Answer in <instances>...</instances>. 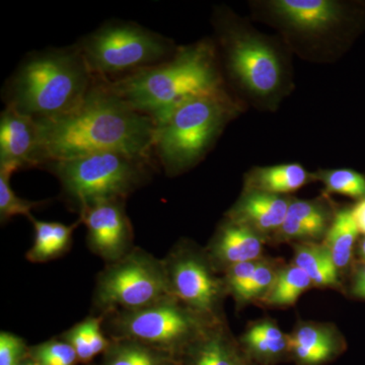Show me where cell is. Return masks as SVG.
Segmentation results:
<instances>
[{
	"label": "cell",
	"instance_id": "cell-23",
	"mask_svg": "<svg viewBox=\"0 0 365 365\" xmlns=\"http://www.w3.org/2000/svg\"><path fill=\"white\" fill-rule=\"evenodd\" d=\"M311 284L313 283L302 269L295 265L290 266L276 274L272 284L262 300L269 306H292Z\"/></svg>",
	"mask_w": 365,
	"mask_h": 365
},
{
	"label": "cell",
	"instance_id": "cell-14",
	"mask_svg": "<svg viewBox=\"0 0 365 365\" xmlns=\"http://www.w3.org/2000/svg\"><path fill=\"white\" fill-rule=\"evenodd\" d=\"M290 202L282 196L247 191L230 211L228 218L255 232H273L284 222Z\"/></svg>",
	"mask_w": 365,
	"mask_h": 365
},
{
	"label": "cell",
	"instance_id": "cell-9",
	"mask_svg": "<svg viewBox=\"0 0 365 365\" xmlns=\"http://www.w3.org/2000/svg\"><path fill=\"white\" fill-rule=\"evenodd\" d=\"M220 42L230 76L254 97L279 93L284 71L279 54L262 37L232 26H220Z\"/></svg>",
	"mask_w": 365,
	"mask_h": 365
},
{
	"label": "cell",
	"instance_id": "cell-29",
	"mask_svg": "<svg viewBox=\"0 0 365 365\" xmlns=\"http://www.w3.org/2000/svg\"><path fill=\"white\" fill-rule=\"evenodd\" d=\"M25 341L13 333H0V365H19L29 355Z\"/></svg>",
	"mask_w": 365,
	"mask_h": 365
},
{
	"label": "cell",
	"instance_id": "cell-15",
	"mask_svg": "<svg viewBox=\"0 0 365 365\" xmlns=\"http://www.w3.org/2000/svg\"><path fill=\"white\" fill-rule=\"evenodd\" d=\"M262 252L257 232L244 225L228 222L220 227L211 246V256L222 265L256 261Z\"/></svg>",
	"mask_w": 365,
	"mask_h": 365
},
{
	"label": "cell",
	"instance_id": "cell-34",
	"mask_svg": "<svg viewBox=\"0 0 365 365\" xmlns=\"http://www.w3.org/2000/svg\"><path fill=\"white\" fill-rule=\"evenodd\" d=\"M354 292L355 294L365 299V266L360 269L359 272L357 273L356 279H355Z\"/></svg>",
	"mask_w": 365,
	"mask_h": 365
},
{
	"label": "cell",
	"instance_id": "cell-24",
	"mask_svg": "<svg viewBox=\"0 0 365 365\" xmlns=\"http://www.w3.org/2000/svg\"><path fill=\"white\" fill-rule=\"evenodd\" d=\"M244 342L256 356L274 359L288 349V339L272 323L257 324L245 335Z\"/></svg>",
	"mask_w": 365,
	"mask_h": 365
},
{
	"label": "cell",
	"instance_id": "cell-13",
	"mask_svg": "<svg viewBox=\"0 0 365 365\" xmlns=\"http://www.w3.org/2000/svg\"><path fill=\"white\" fill-rule=\"evenodd\" d=\"M276 18L302 33H323L341 21L342 6L329 0H275L270 4Z\"/></svg>",
	"mask_w": 365,
	"mask_h": 365
},
{
	"label": "cell",
	"instance_id": "cell-3",
	"mask_svg": "<svg viewBox=\"0 0 365 365\" xmlns=\"http://www.w3.org/2000/svg\"><path fill=\"white\" fill-rule=\"evenodd\" d=\"M97 78L78 46L31 53L4 86L6 107L40 120L73 111Z\"/></svg>",
	"mask_w": 365,
	"mask_h": 365
},
{
	"label": "cell",
	"instance_id": "cell-32",
	"mask_svg": "<svg viewBox=\"0 0 365 365\" xmlns=\"http://www.w3.org/2000/svg\"><path fill=\"white\" fill-rule=\"evenodd\" d=\"M275 276L276 274L274 273L270 266L258 263L251 283L245 294H242L241 299L248 300L265 294L272 284Z\"/></svg>",
	"mask_w": 365,
	"mask_h": 365
},
{
	"label": "cell",
	"instance_id": "cell-26",
	"mask_svg": "<svg viewBox=\"0 0 365 365\" xmlns=\"http://www.w3.org/2000/svg\"><path fill=\"white\" fill-rule=\"evenodd\" d=\"M13 175L9 170H0V218L2 223L19 215L26 216L31 220L33 218V209L45 203L44 201L36 202L26 200L16 195L9 184Z\"/></svg>",
	"mask_w": 365,
	"mask_h": 365
},
{
	"label": "cell",
	"instance_id": "cell-8",
	"mask_svg": "<svg viewBox=\"0 0 365 365\" xmlns=\"http://www.w3.org/2000/svg\"><path fill=\"white\" fill-rule=\"evenodd\" d=\"M174 297L165 261L133 248L98 275L93 304L101 316L111 312L135 311Z\"/></svg>",
	"mask_w": 365,
	"mask_h": 365
},
{
	"label": "cell",
	"instance_id": "cell-11",
	"mask_svg": "<svg viewBox=\"0 0 365 365\" xmlns=\"http://www.w3.org/2000/svg\"><path fill=\"white\" fill-rule=\"evenodd\" d=\"M79 218L88 230V247L108 263L120 260L133 249V230L124 201L95 204L81 211Z\"/></svg>",
	"mask_w": 365,
	"mask_h": 365
},
{
	"label": "cell",
	"instance_id": "cell-35",
	"mask_svg": "<svg viewBox=\"0 0 365 365\" xmlns=\"http://www.w3.org/2000/svg\"><path fill=\"white\" fill-rule=\"evenodd\" d=\"M19 365H40L36 360H34L30 355L26 357L25 359L21 360V362Z\"/></svg>",
	"mask_w": 365,
	"mask_h": 365
},
{
	"label": "cell",
	"instance_id": "cell-10",
	"mask_svg": "<svg viewBox=\"0 0 365 365\" xmlns=\"http://www.w3.org/2000/svg\"><path fill=\"white\" fill-rule=\"evenodd\" d=\"M163 261L173 295L195 313L212 316L222 288L202 258L180 249Z\"/></svg>",
	"mask_w": 365,
	"mask_h": 365
},
{
	"label": "cell",
	"instance_id": "cell-33",
	"mask_svg": "<svg viewBox=\"0 0 365 365\" xmlns=\"http://www.w3.org/2000/svg\"><path fill=\"white\" fill-rule=\"evenodd\" d=\"M351 213L359 232L365 235V198L351 209Z\"/></svg>",
	"mask_w": 365,
	"mask_h": 365
},
{
	"label": "cell",
	"instance_id": "cell-28",
	"mask_svg": "<svg viewBox=\"0 0 365 365\" xmlns=\"http://www.w3.org/2000/svg\"><path fill=\"white\" fill-rule=\"evenodd\" d=\"M307 228L314 237H318L326 230L327 217L323 209L311 201H292L287 218Z\"/></svg>",
	"mask_w": 365,
	"mask_h": 365
},
{
	"label": "cell",
	"instance_id": "cell-1",
	"mask_svg": "<svg viewBox=\"0 0 365 365\" xmlns=\"http://www.w3.org/2000/svg\"><path fill=\"white\" fill-rule=\"evenodd\" d=\"M37 121V120H36ZM43 165L98 153H120L150 160L155 125L98 78L73 111L40 120Z\"/></svg>",
	"mask_w": 365,
	"mask_h": 365
},
{
	"label": "cell",
	"instance_id": "cell-5",
	"mask_svg": "<svg viewBox=\"0 0 365 365\" xmlns=\"http://www.w3.org/2000/svg\"><path fill=\"white\" fill-rule=\"evenodd\" d=\"M43 167L58 179L64 198L79 213L105 201L125 202L150 175V160L120 153H91Z\"/></svg>",
	"mask_w": 365,
	"mask_h": 365
},
{
	"label": "cell",
	"instance_id": "cell-2",
	"mask_svg": "<svg viewBox=\"0 0 365 365\" xmlns=\"http://www.w3.org/2000/svg\"><path fill=\"white\" fill-rule=\"evenodd\" d=\"M108 88L158 126L191 98L225 91L209 41L176 50L170 58L114 81Z\"/></svg>",
	"mask_w": 365,
	"mask_h": 365
},
{
	"label": "cell",
	"instance_id": "cell-7",
	"mask_svg": "<svg viewBox=\"0 0 365 365\" xmlns=\"http://www.w3.org/2000/svg\"><path fill=\"white\" fill-rule=\"evenodd\" d=\"M206 319L170 297L144 309L106 314L104 324L112 339L140 341L178 356L210 328Z\"/></svg>",
	"mask_w": 365,
	"mask_h": 365
},
{
	"label": "cell",
	"instance_id": "cell-27",
	"mask_svg": "<svg viewBox=\"0 0 365 365\" xmlns=\"http://www.w3.org/2000/svg\"><path fill=\"white\" fill-rule=\"evenodd\" d=\"M29 355L40 365H76L78 355L66 341L53 339L34 346Z\"/></svg>",
	"mask_w": 365,
	"mask_h": 365
},
{
	"label": "cell",
	"instance_id": "cell-36",
	"mask_svg": "<svg viewBox=\"0 0 365 365\" xmlns=\"http://www.w3.org/2000/svg\"><path fill=\"white\" fill-rule=\"evenodd\" d=\"M360 250H361L362 256H364V258L365 259V237L364 241L361 242V247H360Z\"/></svg>",
	"mask_w": 365,
	"mask_h": 365
},
{
	"label": "cell",
	"instance_id": "cell-20",
	"mask_svg": "<svg viewBox=\"0 0 365 365\" xmlns=\"http://www.w3.org/2000/svg\"><path fill=\"white\" fill-rule=\"evenodd\" d=\"M287 339L288 350L304 365L323 364L335 354L337 348L330 333L314 326L302 327Z\"/></svg>",
	"mask_w": 365,
	"mask_h": 365
},
{
	"label": "cell",
	"instance_id": "cell-18",
	"mask_svg": "<svg viewBox=\"0 0 365 365\" xmlns=\"http://www.w3.org/2000/svg\"><path fill=\"white\" fill-rule=\"evenodd\" d=\"M109 347L104 353L103 365H178L177 356L128 338L110 340Z\"/></svg>",
	"mask_w": 365,
	"mask_h": 365
},
{
	"label": "cell",
	"instance_id": "cell-4",
	"mask_svg": "<svg viewBox=\"0 0 365 365\" xmlns=\"http://www.w3.org/2000/svg\"><path fill=\"white\" fill-rule=\"evenodd\" d=\"M239 108L227 91L191 98L157 126L153 153L169 176L196 165Z\"/></svg>",
	"mask_w": 365,
	"mask_h": 365
},
{
	"label": "cell",
	"instance_id": "cell-12",
	"mask_svg": "<svg viewBox=\"0 0 365 365\" xmlns=\"http://www.w3.org/2000/svg\"><path fill=\"white\" fill-rule=\"evenodd\" d=\"M42 165L38 122L6 107L0 117V170L14 174L24 168Z\"/></svg>",
	"mask_w": 365,
	"mask_h": 365
},
{
	"label": "cell",
	"instance_id": "cell-19",
	"mask_svg": "<svg viewBox=\"0 0 365 365\" xmlns=\"http://www.w3.org/2000/svg\"><path fill=\"white\" fill-rule=\"evenodd\" d=\"M188 365H244L222 331L209 328L187 348Z\"/></svg>",
	"mask_w": 365,
	"mask_h": 365
},
{
	"label": "cell",
	"instance_id": "cell-25",
	"mask_svg": "<svg viewBox=\"0 0 365 365\" xmlns=\"http://www.w3.org/2000/svg\"><path fill=\"white\" fill-rule=\"evenodd\" d=\"M319 179L329 193L340 194L355 199L365 198V177L355 170L337 169L322 170Z\"/></svg>",
	"mask_w": 365,
	"mask_h": 365
},
{
	"label": "cell",
	"instance_id": "cell-31",
	"mask_svg": "<svg viewBox=\"0 0 365 365\" xmlns=\"http://www.w3.org/2000/svg\"><path fill=\"white\" fill-rule=\"evenodd\" d=\"M63 340L66 341L73 348L74 351L78 355V361L88 364L95 357V354L91 350L90 341H88L85 322L83 321L81 323L76 324V326L69 329L64 334Z\"/></svg>",
	"mask_w": 365,
	"mask_h": 365
},
{
	"label": "cell",
	"instance_id": "cell-6",
	"mask_svg": "<svg viewBox=\"0 0 365 365\" xmlns=\"http://www.w3.org/2000/svg\"><path fill=\"white\" fill-rule=\"evenodd\" d=\"M76 46L93 76L106 81L158 66L176 52L167 38L129 21L105 24Z\"/></svg>",
	"mask_w": 365,
	"mask_h": 365
},
{
	"label": "cell",
	"instance_id": "cell-17",
	"mask_svg": "<svg viewBox=\"0 0 365 365\" xmlns=\"http://www.w3.org/2000/svg\"><path fill=\"white\" fill-rule=\"evenodd\" d=\"M35 230L32 248L26 254V259L33 263H44L61 256L71 246L72 235L81 225V220L66 225L60 222H42L31 220Z\"/></svg>",
	"mask_w": 365,
	"mask_h": 365
},
{
	"label": "cell",
	"instance_id": "cell-37",
	"mask_svg": "<svg viewBox=\"0 0 365 365\" xmlns=\"http://www.w3.org/2000/svg\"><path fill=\"white\" fill-rule=\"evenodd\" d=\"M245 365V364H244Z\"/></svg>",
	"mask_w": 365,
	"mask_h": 365
},
{
	"label": "cell",
	"instance_id": "cell-21",
	"mask_svg": "<svg viewBox=\"0 0 365 365\" xmlns=\"http://www.w3.org/2000/svg\"><path fill=\"white\" fill-rule=\"evenodd\" d=\"M294 265L309 276L313 284L332 287L339 283L338 269L324 245L304 244L295 248Z\"/></svg>",
	"mask_w": 365,
	"mask_h": 365
},
{
	"label": "cell",
	"instance_id": "cell-30",
	"mask_svg": "<svg viewBox=\"0 0 365 365\" xmlns=\"http://www.w3.org/2000/svg\"><path fill=\"white\" fill-rule=\"evenodd\" d=\"M258 266V262L235 264L227 268V284L240 299L246 292Z\"/></svg>",
	"mask_w": 365,
	"mask_h": 365
},
{
	"label": "cell",
	"instance_id": "cell-22",
	"mask_svg": "<svg viewBox=\"0 0 365 365\" xmlns=\"http://www.w3.org/2000/svg\"><path fill=\"white\" fill-rule=\"evenodd\" d=\"M359 234V230L353 220L351 209L339 211L327 234L324 244L337 269L349 265L353 247Z\"/></svg>",
	"mask_w": 365,
	"mask_h": 365
},
{
	"label": "cell",
	"instance_id": "cell-16",
	"mask_svg": "<svg viewBox=\"0 0 365 365\" xmlns=\"http://www.w3.org/2000/svg\"><path fill=\"white\" fill-rule=\"evenodd\" d=\"M311 175L299 163H284L272 167L256 168L247 180L249 191L281 196L304 187Z\"/></svg>",
	"mask_w": 365,
	"mask_h": 365
}]
</instances>
